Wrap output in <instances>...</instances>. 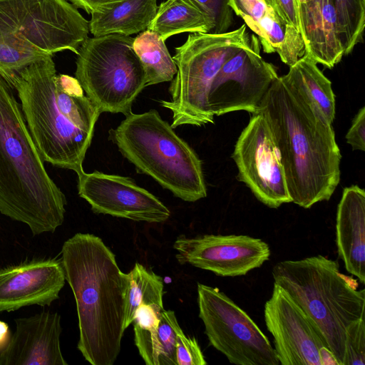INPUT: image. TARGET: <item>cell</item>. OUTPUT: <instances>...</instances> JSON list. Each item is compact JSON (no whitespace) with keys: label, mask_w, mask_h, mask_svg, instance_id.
Masks as SVG:
<instances>
[{"label":"cell","mask_w":365,"mask_h":365,"mask_svg":"<svg viewBox=\"0 0 365 365\" xmlns=\"http://www.w3.org/2000/svg\"><path fill=\"white\" fill-rule=\"evenodd\" d=\"M257 111L270 130L292 202L307 209L329 200L341 160L331 123L287 74L272 83Z\"/></svg>","instance_id":"1"},{"label":"cell","mask_w":365,"mask_h":365,"mask_svg":"<svg viewBox=\"0 0 365 365\" xmlns=\"http://www.w3.org/2000/svg\"><path fill=\"white\" fill-rule=\"evenodd\" d=\"M20 100L34 144L44 162L82 173L101 114L75 77L57 74L51 56L7 78Z\"/></svg>","instance_id":"2"},{"label":"cell","mask_w":365,"mask_h":365,"mask_svg":"<svg viewBox=\"0 0 365 365\" xmlns=\"http://www.w3.org/2000/svg\"><path fill=\"white\" fill-rule=\"evenodd\" d=\"M61 262L78 320V349L92 365H113L120 351L127 274L103 240L76 233L64 242Z\"/></svg>","instance_id":"3"},{"label":"cell","mask_w":365,"mask_h":365,"mask_svg":"<svg viewBox=\"0 0 365 365\" xmlns=\"http://www.w3.org/2000/svg\"><path fill=\"white\" fill-rule=\"evenodd\" d=\"M14 91L0 72V212L34 235L53 232L63 222L66 199L46 170Z\"/></svg>","instance_id":"4"},{"label":"cell","mask_w":365,"mask_h":365,"mask_svg":"<svg viewBox=\"0 0 365 365\" xmlns=\"http://www.w3.org/2000/svg\"><path fill=\"white\" fill-rule=\"evenodd\" d=\"M274 283L284 289L320 332L339 365H343L346 330L364 318L365 289L339 271V263L319 255L277 262Z\"/></svg>","instance_id":"5"},{"label":"cell","mask_w":365,"mask_h":365,"mask_svg":"<svg viewBox=\"0 0 365 365\" xmlns=\"http://www.w3.org/2000/svg\"><path fill=\"white\" fill-rule=\"evenodd\" d=\"M89 32L67 0H0V72L8 78L58 52L77 55Z\"/></svg>","instance_id":"6"},{"label":"cell","mask_w":365,"mask_h":365,"mask_svg":"<svg viewBox=\"0 0 365 365\" xmlns=\"http://www.w3.org/2000/svg\"><path fill=\"white\" fill-rule=\"evenodd\" d=\"M125 117L109 130V138L138 173L184 201L207 196L201 160L156 110Z\"/></svg>","instance_id":"7"},{"label":"cell","mask_w":365,"mask_h":365,"mask_svg":"<svg viewBox=\"0 0 365 365\" xmlns=\"http://www.w3.org/2000/svg\"><path fill=\"white\" fill-rule=\"evenodd\" d=\"M250 39L245 24L221 34L190 33L185 42L175 48L173 58L177 73L171 81V101H160L172 113L171 126H202L214 123L207 105L208 93L223 63Z\"/></svg>","instance_id":"8"},{"label":"cell","mask_w":365,"mask_h":365,"mask_svg":"<svg viewBox=\"0 0 365 365\" xmlns=\"http://www.w3.org/2000/svg\"><path fill=\"white\" fill-rule=\"evenodd\" d=\"M133 38L119 34L88 37L78 48L75 78L101 113H132L146 87L143 65Z\"/></svg>","instance_id":"9"},{"label":"cell","mask_w":365,"mask_h":365,"mask_svg":"<svg viewBox=\"0 0 365 365\" xmlns=\"http://www.w3.org/2000/svg\"><path fill=\"white\" fill-rule=\"evenodd\" d=\"M197 303L210 344L231 364L279 365L267 337L224 292L197 283Z\"/></svg>","instance_id":"10"},{"label":"cell","mask_w":365,"mask_h":365,"mask_svg":"<svg viewBox=\"0 0 365 365\" xmlns=\"http://www.w3.org/2000/svg\"><path fill=\"white\" fill-rule=\"evenodd\" d=\"M260 43L255 35L250 44L229 58L211 85L207 105L213 115L245 110L257 112L262 98L278 77L275 67L259 53Z\"/></svg>","instance_id":"11"},{"label":"cell","mask_w":365,"mask_h":365,"mask_svg":"<svg viewBox=\"0 0 365 365\" xmlns=\"http://www.w3.org/2000/svg\"><path fill=\"white\" fill-rule=\"evenodd\" d=\"M264 317L279 364L339 365L309 317L277 284L265 302Z\"/></svg>","instance_id":"12"},{"label":"cell","mask_w":365,"mask_h":365,"mask_svg":"<svg viewBox=\"0 0 365 365\" xmlns=\"http://www.w3.org/2000/svg\"><path fill=\"white\" fill-rule=\"evenodd\" d=\"M232 158L237 168L238 180L259 201L270 208L292 202L270 130L259 112L252 113L235 143Z\"/></svg>","instance_id":"13"},{"label":"cell","mask_w":365,"mask_h":365,"mask_svg":"<svg viewBox=\"0 0 365 365\" xmlns=\"http://www.w3.org/2000/svg\"><path fill=\"white\" fill-rule=\"evenodd\" d=\"M173 247L180 264H188L220 277L246 275L260 267L271 254L267 242L245 235L180 237Z\"/></svg>","instance_id":"14"},{"label":"cell","mask_w":365,"mask_h":365,"mask_svg":"<svg viewBox=\"0 0 365 365\" xmlns=\"http://www.w3.org/2000/svg\"><path fill=\"white\" fill-rule=\"evenodd\" d=\"M78 193L98 214L150 223L163 222L170 216L157 197L128 177L83 171L78 175Z\"/></svg>","instance_id":"15"},{"label":"cell","mask_w":365,"mask_h":365,"mask_svg":"<svg viewBox=\"0 0 365 365\" xmlns=\"http://www.w3.org/2000/svg\"><path fill=\"white\" fill-rule=\"evenodd\" d=\"M65 282L61 259H33L0 269V312L50 305Z\"/></svg>","instance_id":"16"},{"label":"cell","mask_w":365,"mask_h":365,"mask_svg":"<svg viewBox=\"0 0 365 365\" xmlns=\"http://www.w3.org/2000/svg\"><path fill=\"white\" fill-rule=\"evenodd\" d=\"M16 329L0 354V365H67L60 346L61 317L43 312L15 319Z\"/></svg>","instance_id":"17"},{"label":"cell","mask_w":365,"mask_h":365,"mask_svg":"<svg viewBox=\"0 0 365 365\" xmlns=\"http://www.w3.org/2000/svg\"><path fill=\"white\" fill-rule=\"evenodd\" d=\"M297 4L305 53L317 63L332 68L344 55L334 0H311Z\"/></svg>","instance_id":"18"},{"label":"cell","mask_w":365,"mask_h":365,"mask_svg":"<svg viewBox=\"0 0 365 365\" xmlns=\"http://www.w3.org/2000/svg\"><path fill=\"white\" fill-rule=\"evenodd\" d=\"M336 243L346 270L365 282V191L358 185L343 190L336 212Z\"/></svg>","instance_id":"19"},{"label":"cell","mask_w":365,"mask_h":365,"mask_svg":"<svg viewBox=\"0 0 365 365\" xmlns=\"http://www.w3.org/2000/svg\"><path fill=\"white\" fill-rule=\"evenodd\" d=\"M157 9V0H120L91 14L89 31L93 36L140 33L148 29Z\"/></svg>","instance_id":"20"},{"label":"cell","mask_w":365,"mask_h":365,"mask_svg":"<svg viewBox=\"0 0 365 365\" xmlns=\"http://www.w3.org/2000/svg\"><path fill=\"white\" fill-rule=\"evenodd\" d=\"M211 28L208 16L192 0H166L158 6L148 29L165 41L184 32L210 33Z\"/></svg>","instance_id":"21"},{"label":"cell","mask_w":365,"mask_h":365,"mask_svg":"<svg viewBox=\"0 0 365 365\" xmlns=\"http://www.w3.org/2000/svg\"><path fill=\"white\" fill-rule=\"evenodd\" d=\"M251 30L257 35L264 53H277L289 66L305 53L301 33L281 21L272 8Z\"/></svg>","instance_id":"22"},{"label":"cell","mask_w":365,"mask_h":365,"mask_svg":"<svg viewBox=\"0 0 365 365\" xmlns=\"http://www.w3.org/2000/svg\"><path fill=\"white\" fill-rule=\"evenodd\" d=\"M317 63L304 53L292 66L287 75L308 96L330 123L335 118V96L331 81L318 68Z\"/></svg>","instance_id":"23"},{"label":"cell","mask_w":365,"mask_h":365,"mask_svg":"<svg viewBox=\"0 0 365 365\" xmlns=\"http://www.w3.org/2000/svg\"><path fill=\"white\" fill-rule=\"evenodd\" d=\"M133 46L145 73L146 87L173 79L177 66L157 32L149 29L140 32L133 38Z\"/></svg>","instance_id":"24"},{"label":"cell","mask_w":365,"mask_h":365,"mask_svg":"<svg viewBox=\"0 0 365 365\" xmlns=\"http://www.w3.org/2000/svg\"><path fill=\"white\" fill-rule=\"evenodd\" d=\"M163 279L136 262L127 273V289L124 327L126 329L133 322L135 312L142 304H156L163 307Z\"/></svg>","instance_id":"25"},{"label":"cell","mask_w":365,"mask_h":365,"mask_svg":"<svg viewBox=\"0 0 365 365\" xmlns=\"http://www.w3.org/2000/svg\"><path fill=\"white\" fill-rule=\"evenodd\" d=\"M339 38L344 54L362 41L365 27V0H334Z\"/></svg>","instance_id":"26"},{"label":"cell","mask_w":365,"mask_h":365,"mask_svg":"<svg viewBox=\"0 0 365 365\" xmlns=\"http://www.w3.org/2000/svg\"><path fill=\"white\" fill-rule=\"evenodd\" d=\"M164 307L156 304H142L133 322L134 339L138 352L147 365H158L155 341Z\"/></svg>","instance_id":"27"},{"label":"cell","mask_w":365,"mask_h":365,"mask_svg":"<svg viewBox=\"0 0 365 365\" xmlns=\"http://www.w3.org/2000/svg\"><path fill=\"white\" fill-rule=\"evenodd\" d=\"M175 314L172 310H163L158 327L155 348L158 365H177L176 339L182 331Z\"/></svg>","instance_id":"28"},{"label":"cell","mask_w":365,"mask_h":365,"mask_svg":"<svg viewBox=\"0 0 365 365\" xmlns=\"http://www.w3.org/2000/svg\"><path fill=\"white\" fill-rule=\"evenodd\" d=\"M365 364L364 318L351 323L346 330L345 351L343 365Z\"/></svg>","instance_id":"29"},{"label":"cell","mask_w":365,"mask_h":365,"mask_svg":"<svg viewBox=\"0 0 365 365\" xmlns=\"http://www.w3.org/2000/svg\"><path fill=\"white\" fill-rule=\"evenodd\" d=\"M210 19V34L227 31L232 22V11L228 0H192Z\"/></svg>","instance_id":"30"},{"label":"cell","mask_w":365,"mask_h":365,"mask_svg":"<svg viewBox=\"0 0 365 365\" xmlns=\"http://www.w3.org/2000/svg\"><path fill=\"white\" fill-rule=\"evenodd\" d=\"M228 5L250 29L264 17L271 7L264 0H228Z\"/></svg>","instance_id":"31"},{"label":"cell","mask_w":365,"mask_h":365,"mask_svg":"<svg viewBox=\"0 0 365 365\" xmlns=\"http://www.w3.org/2000/svg\"><path fill=\"white\" fill-rule=\"evenodd\" d=\"M176 359L177 365L207 364L196 339L185 336L183 331L177 335Z\"/></svg>","instance_id":"32"},{"label":"cell","mask_w":365,"mask_h":365,"mask_svg":"<svg viewBox=\"0 0 365 365\" xmlns=\"http://www.w3.org/2000/svg\"><path fill=\"white\" fill-rule=\"evenodd\" d=\"M284 23L300 32L297 0H264Z\"/></svg>","instance_id":"33"},{"label":"cell","mask_w":365,"mask_h":365,"mask_svg":"<svg viewBox=\"0 0 365 365\" xmlns=\"http://www.w3.org/2000/svg\"><path fill=\"white\" fill-rule=\"evenodd\" d=\"M346 140L353 150H365V107L360 108L352 120Z\"/></svg>","instance_id":"34"},{"label":"cell","mask_w":365,"mask_h":365,"mask_svg":"<svg viewBox=\"0 0 365 365\" xmlns=\"http://www.w3.org/2000/svg\"><path fill=\"white\" fill-rule=\"evenodd\" d=\"M76 9H83L86 13L91 14L99 11L106 6L120 0H67Z\"/></svg>","instance_id":"35"},{"label":"cell","mask_w":365,"mask_h":365,"mask_svg":"<svg viewBox=\"0 0 365 365\" xmlns=\"http://www.w3.org/2000/svg\"><path fill=\"white\" fill-rule=\"evenodd\" d=\"M9 338V327L8 325L0 321V348L4 347L8 341Z\"/></svg>","instance_id":"36"},{"label":"cell","mask_w":365,"mask_h":365,"mask_svg":"<svg viewBox=\"0 0 365 365\" xmlns=\"http://www.w3.org/2000/svg\"><path fill=\"white\" fill-rule=\"evenodd\" d=\"M311 0H297V3H305Z\"/></svg>","instance_id":"37"}]
</instances>
